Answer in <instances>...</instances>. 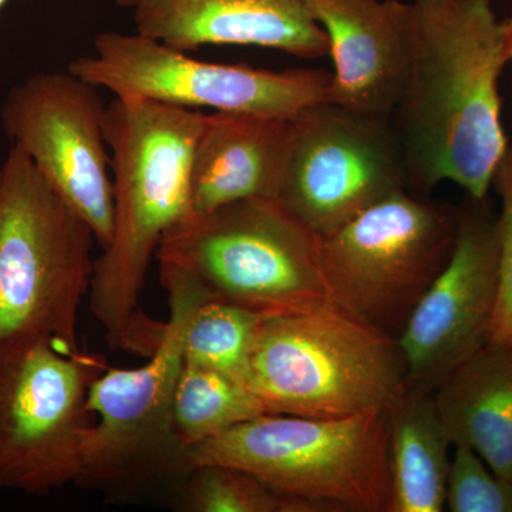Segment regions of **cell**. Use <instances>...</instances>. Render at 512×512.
Segmentation results:
<instances>
[{
  "label": "cell",
  "mask_w": 512,
  "mask_h": 512,
  "mask_svg": "<svg viewBox=\"0 0 512 512\" xmlns=\"http://www.w3.org/2000/svg\"><path fill=\"white\" fill-rule=\"evenodd\" d=\"M409 76L390 123L402 144L407 190L443 181L484 200L508 140L498 80L504 22L491 0H412Z\"/></svg>",
  "instance_id": "6da1fadb"
},
{
  "label": "cell",
  "mask_w": 512,
  "mask_h": 512,
  "mask_svg": "<svg viewBox=\"0 0 512 512\" xmlns=\"http://www.w3.org/2000/svg\"><path fill=\"white\" fill-rule=\"evenodd\" d=\"M204 117L151 100L116 97L107 106L114 232L94 261L87 298L111 349L148 357L163 336L164 323L144 315L141 293L161 239L191 215V160Z\"/></svg>",
  "instance_id": "7a4b0ae2"
},
{
  "label": "cell",
  "mask_w": 512,
  "mask_h": 512,
  "mask_svg": "<svg viewBox=\"0 0 512 512\" xmlns=\"http://www.w3.org/2000/svg\"><path fill=\"white\" fill-rule=\"evenodd\" d=\"M247 383L265 413L311 419L390 410L407 390L397 338L333 303L265 316Z\"/></svg>",
  "instance_id": "3957f363"
},
{
  "label": "cell",
  "mask_w": 512,
  "mask_h": 512,
  "mask_svg": "<svg viewBox=\"0 0 512 512\" xmlns=\"http://www.w3.org/2000/svg\"><path fill=\"white\" fill-rule=\"evenodd\" d=\"M190 468H241L308 512H389V410L311 419L261 414L187 451Z\"/></svg>",
  "instance_id": "277c9868"
},
{
  "label": "cell",
  "mask_w": 512,
  "mask_h": 512,
  "mask_svg": "<svg viewBox=\"0 0 512 512\" xmlns=\"http://www.w3.org/2000/svg\"><path fill=\"white\" fill-rule=\"evenodd\" d=\"M94 242L92 228L13 146L0 165V343L47 339L80 350Z\"/></svg>",
  "instance_id": "5b68a950"
},
{
  "label": "cell",
  "mask_w": 512,
  "mask_h": 512,
  "mask_svg": "<svg viewBox=\"0 0 512 512\" xmlns=\"http://www.w3.org/2000/svg\"><path fill=\"white\" fill-rule=\"evenodd\" d=\"M160 279L170 315L157 348L136 369L106 367L89 390L93 423L77 485L107 495L184 480L191 470L175 431V393L184 369L185 325L194 306L211 296L174 266L160 264Z\"/></svg>",
  "instance_id": "8992f818"
},
{
  "label": "cell",
  "mask_w": 512,
  "mask_h": 512,
  "mask_svg": "<svg viewBox=\"0 0 512 512\" xmlns=\"http://www.w3.org/2000/svg\"><path fill=\"white\" fill-rule=\"evenodd\" d=\"M156 259L180 269L212 299L265 316L333 303L319 238L276 198L190 215L164 235Z\"/></svg>",
  "instance_id": "52a82bcc"
},
{
  "label": "cell",
  "mask_w": 512,
  "mask_h": 512,
  "mask_svg": "<svg viewBox=\"0 0 512 512\" xmlns=\"http://www.w3.org/2000/svg\"><path fill=\"white\" fill-rule=\"evenodd\" d=\"M456 234L457 208L394 192L319 238L330 299L397 338L446 266Z\"/></svg>",
  "instance_id": "ba28073f"
},
{
  "label": "cell",
  "mask_w": 512,
  "mask_h": 512,
  "mask_svg": "<svg viewBox=\"0 0 512 512\" xmlns=\"http://www.w3.org/2000/svg\"><path fill=\"white\" fill-rule=\"evenodd\" d=\"M103 357L53 340L0 343V490L46 497L82 476Z\"/></svg>",
  "instance_id": "9c48e42d"
},
{
  "label": "cell",
  "mask_w": 512,
  "mask_h": 512,
  "mask_svg": "<svg viewBox=\"0 0 512 512\" xmlns=\"http://www.w3.org/2000/svg\"><path fill=\"white\" fill-rule=\"evenodd\" d=\"M67 70L117 99L278 119H293L328 100L330 84V73L323 70L272 72L202 62L138 32L101 33L94 40L93 55L77 57Z\"/></svg>",
  "instance_id": "30bf717a"
},
{
  "label": "cell",
  "mask_w": 512,
  "mask_h": 512,
  "mask_svg": "<svg viewBox=\"0 0 512 512\" xmlns=\"http://www.w3.org/2000/svg\"><path fill=\"white\" fill-rule=\"evenodd\" d=\"M407 190L402 144L390 117L320 101L291 119L278 200L318 238Z\"/></svg>",
  "instance_id": "8fae6325"
},
{
  "label": "cell",
  "mask_w": 512,
  "mask_h": 512,
  "mask_svg": "<svg viewBox=\"0 0 512 512\" xmlns=\"http://www.w3.org/2000/svg\"><path fill=\"white\" fill-rule=\"evenodd\" d=\"M106 111L97 87L69 70L33 74L10 90L2 107L13 146L92 228L103 251L114 232Z\"/></svg>",
  "instance_id": "7c38bea8"
},
{
  "label": "cell",
  "mask_w": 512,
  "mask_h": 512,
  "mask_svg": "<svg viewBox=\"0 0 512 512\" xmlns=\"http://www.w3.org/2000/svg\"><path fill=\"white\" fill-rule=\"evenodd\" d=\"M500 279L498 218L487 198L457 208V234L446 266L397 336L407 389L430 390L491 340Z\"/></svg>",
  "instance_id": "4fadbf2b"
},
{
  "label": "cell",
  "mask_w": 512,
  "mask_h": 512,
  "mask_svg": "<svg viewBox=\"0 0 512 512\" xmlns=\"http://www.w3.org/2000/svg\"><path fill=\"white\" fill-rule=\"evenodd\" d=\"M326 33L335 70L328 100L372 116H392L412 59V3L306 0Z\"/></svg>",
  "instance_id": "5bb4252c"
},
{
  "label": "cell",
  "mask_w": 512,
  "mask_h": 512,
  "mask_svg": "<svg viewBox=\"0 0 512 512\" xmlns=\"http://www.w3.org/2000/svg\"><path fill=\"white\" fill-rule=\"evenodd\" d=\"M137 32L181 52L205 45L258 46L302 59L328 55L306 0H141Z\"/></svg>",
  "instance_id": "9a60e30c"
},
{
  "label": "cell",
  "mask_w": 512,
  "mask_h": 512,
  "mask_svg": "<svg viewBox=\"0 0 512 512\" xmlns=\"http://www.w3.org/2000/svg\"><path fill=\"white\" fill-rule=\"evenodd\" d=\"M291 119L205 114L192 153L191 215L249 198H278Z\"/></svg>",
  "instance_id": "2e32d148"
},
{
  "label": "cell",
  "mask_w": 512,
  "mask_h": 512,
  "mask_svg": "<svg viewBox=\"0 0 512 512\" xmlns=\"http://www.w3.org/2000/svg\"><path fill=\"white\" fill-rule=\"evenodd\" d=\"M433 397L450 443L473 448L498 477L512 481V343L488 342Z\"/></svg>",
  "instance_id": "e0dca14e"
},
{
  "label": "cell",
  "mask_w": 512,
  "mask_h": 512,
  "mask_svg": "<svg viewBox=\"0 0 512 512\" xmlns=\"http://www.w3.org/2000/svg\"><path fill=\"white\" fill-rule=\"evenodd\" d=\"M390 420L389 512H441L446 508L453 446L430 390L407 389Z\"/></svg>",
  "instance_id": "ac0fdd59"
},
{
  "label": "cell",
  "mask_w": 512,
  "mask_h": 512,
  "mask_svg": "<svg viewBox=\"0 0 512 512\" xmlns=\"http://www.w3.org/2000/svg\"><path fill=\"white\" fill-rule=\"evenodd\" d=\"M266 414L247 380L185 365L175 393L174 423L185 450Z\"/></svg>",
  "instance_id": "d6986e66"
},
{
  "label": "cell",
  "mask_w": 512,
  "mask_h": 512,
  "mask_svg": "<svg viewBox=\"0 0 512 512\" xmlns=\"http://www.w3.org/2000/svg\"><path fill=\"white\" fill-rule=\"evenodd\" d=\"M265 315L220 299L194 306L184 330L185 365L247 380L249 360Z\"/></svg>",
  "instance_id": "ffe728a7"
},
{
  "label": "cell",
  "mask_w": 512,
  "mask_h": 512,
  "mask_svg": "<svg viewBox=\"0 0 512 512\" xmlns=\"http://www.w3.org/2000/svg\"><path fill=\"white\" fill-rule=\"evenodd\" d=\"M178 507L188 512H308L241 468L200 464L183 480Z\"/></svg>",
  "instance_id": "44dd1931"
},
{
  "label": "cell",
  "mask_w": 512,
  "mask_h": 512,
  "mask_svg": "<svg viewBox=\"0 0 512 512\" xmlns=\"http://www.w3.org/2000/svg\"><path fill=\"white\" fill-rule=\"evenodd\" d=\"M448 476L451 512H512V481L488 471L473 448L457 444Z\"/></svg>",
  "instance_id": "7402d4cb"
},
{
  "label": "cell",
  "mask_w": 512,
  "mask_h": 512,
  "mask_svg": "<svg viewBox=\"0 0 512 512\" xmlns=\"http://www.w3.org/2000/svg\"><path fill=\"white\" fill-rule=\"evenodd\" d=\"M493 185L503 201V210L498 217L500 279L490 342L512 343V144H508L495 170Z\"/></svg>",
  "instance_id": "603a6c76"
},
{
  "label": "cell",
  "mask_w": 512,
  "mask_h": 512,
  "mask_svg": "<svg viewBox=\"0 0 512 512\" xmlns=\"http://www.w3.org/2000/svg\"><path fill=\"white\" fill-rule=\"evenodd\" d=\"M505 30V53H507L508 62H512V13L508 20L504 22Z\"/></svg>",
  "instance_id": "cb8c5ba5"
},
{
  "label": "cell",
  "mask_w": 512,
  "mask_h": 512,
  "mask_svg": "<svg viewBox=\"0 0 512 512\" xmlns=\"http://www.w3.org/2000/svg\"><path fill=\"white\" fill-rule=\"evenodd\" d=\"M140 2L141 0H117V3H119L120 6H124V8H136Z\"/></svg>",
  "instance_id": "d4e9b609"
},
{
  "label": "cell",
  "mask_w": 512,
  "mask_h": 512,
  "mask_svg": "<svg viewBox=\"0 0 512 512\" xmlns=\"http://www.w3.org/2000/svg\"><path fill=\"white\" fill-rule=\"evenodd\" d=\"M9 0H0V16H2V9H3V6L6 5V3H8Z\"/></svg>",
  "instance_id": "484cf974"
}]
</instances>
